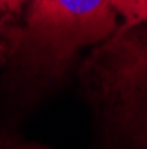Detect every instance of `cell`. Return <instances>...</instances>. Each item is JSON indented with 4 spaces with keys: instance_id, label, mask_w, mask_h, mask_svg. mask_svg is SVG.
I'll use <instances>...</instances> for the list:
<instances>
[{
    "instance_id": "cell-3",
    "label": "cell",
    "mask_w": 147,
    "mask_h": 149,
    "mask_svg": "<svg viewBox=\"0 0 147 149\" xmlns=\"http://www.w3.org/2000/svg\"><path fill=\"white\" fill-rule=\"evenodd\" d=\"M115 14L122 18L121 32H128L140 23H147V0H110Z\"/></svg>"
},
{
    "instance_id": "cell-6",
    "label": "cell",
    "mask_w": 147,
    "mask_h": 149,
    "mask_svg": "<svg viewBox=\"0 0 147 149\" xmlns=\"http://www.w3.org/2000/svg\"><path fill=\"white\" fill-rule=\"evenodd\" d=\"M0 6H4V7H6V0H0Z\"/></svg>"
},
{
    "instance_id": "cell-5",
    "label": "cell",
    "mask_w": 147,
    "mask_h": 149,
    "mask_svg": "<svg viewBox=\"0 0 147 149\" xmlns=\"http://www.w3.org/2000/svg\"><path fill=\"white\" fill-rule=\"evenodd\" d=\"M2 34H4V20L0 16V41H2Z\"/></svg>"
},
{
    "instance_id": "cell-2",
    "label": "cell",
    "mask_w": 147,
    "mask_h": 149,
    "mask_svg": "<svg viewBox=\"0 0 147 149\" xmlns=\"http://www.w3.org/2000/svg\"><path fill=\"white\" fill-rule=\"evenodd\" d=\"M99 52L96 73L106 98L130 100L147 92V34L119 32Z\"/></svg>"
},
{
    "instance_id": "cell-1",
    "label": "cell",
    "mask_w": 147,
    "mask_h": 149,
    "mask_svg": "<svg viewBox=\"0 0 147 149\" xmlns=\"http://www.w3.org/2000/svg\"><path fill=\"white\" fill-rule=\"evenodd\" d=\"M115 16L110 0H34L20 52L44 69H59L78 48L112 34Z\"/></svg>"
},
{
    "instance_id": "cell-4",
    "label": "cell",
    "mask_w": 147,
    "mask_h": 149,
    "mask_svg": "<svg viewBox=\"0 0 147 149\" xmlns=\"http://www.w3.org/2000/svg\"><path fill=\"white\" fill-rule=\"evenodd\" d=\"M23 2H25V0H6V7H9V9H18Z\"/></svg>"
}]
</instances>
